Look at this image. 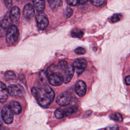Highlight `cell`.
<instances>
[{
	"label": "cell",
	"mask_w": 130,
	"mask_h": 130,
	"mask_svg": "<svg viewBox=\"0 0 130 130\" xmlns=\"http://www.w3.org/2000/svg\"><path fill=\"white\" fill-rule=\"evenodd\" d=\"M105 130H119V127L117 125L114 124L107 126L105 128Z\"/></svg>",
	"instance_id": "4316f807"
},
{
	"label": "cell",
	"mask_w": 130,
	"mask_h": 130,
	"mask_svg": "<svg viewBox=\"0 0 130 130\" xmlns=\"http://www.w3.org/2000/svg\"><path fill=\"white\" fill-rule=\"evenodd\" d=\"M110 118L114 120V121H116L117 122H121L123 120V118H122V116L120 114H119V113H117V112H115V113H113L112 114H111V115H110Z\"/></svg>",
	"instance_id": "44dd1931"
},
{
	"label": "cell",
	"mask_w": 130,
	"mask_h": 130,
	"mask_svg": "<svg viewBox=\"0 0 130 130\" xmlns=\"http://www.w3.org/2000/svg\"><path fill=\"white\" fill-rule=\"evenodd\" d=\"M3 119L2 118V113H1V111L0 110V126H2L3 124Z\"/></svg>",
	"instance_id": "1f68e13d"
},
{
	"label": "cell",
	"mask_w": 130,
	"mask_h": 130,
	"mask_svg": "<svg viewBox=\"0 0 130 130\" xmlns=\"http://www.w3.org/2000/svg\"><path fill=\"white\" fill-rule=\"evenodd\" d=\"M125 81L126 84L127 85H129L130 84V76L129 75L127 76L125 78Z\"/></svg>",
	"instance_id": "f546056e"
},
{
	"label": "cell",
	"mask_w": 130,
	"mask_h": 130,
	"mask_svg": "<svg viewBox=\"0 0 130 130\" xmlns=\"http://www.w3.org/2000/svg\"><path fill=\"white\" fill-rule=\"evenodd\" d=\"M5 78L8 81L15 80L16 78V76L13 72L11 71H8L5 73Z\"/></svg>",
	"instance_id": "ffe728a7"
},
{
	"label": "cell",
	"mask_w": 130,
	"mask_h": 130,
	"mask_svg": "<svg viewBox=\"0 0 130 130\" xmlns=\"http://www.w3.org/2000/svg\"><path fill=\"white\" fill-rule=\"evenodd\" d=\"M68 63L65 60H61L59 62V63H58L57 66V68L58 69V71L60 72H63L64 70L66 69V68L68 66ZM61 73V72H60Z\"/></svg>",
	"instance_id": "7402d4cb"
},
{
	"label": "cell",
	"mask_w": 130,
	"mask_h": 130,
	"mask_svg": "<svg viewBox=\"0 0 130 130\" xmlns=\"http://www.w3.org/2000/svg\"><path fill=\"white\" fill-rule=\"evenodd\" d=\"M74 68L73 65L70 64L68 65L67 67L66 68V69L63 72V82L65 83H68L69 82L74 75Z\"/></svg>",
	"instance_id": "8fae6325"
},
{
	"label": "cell",
	"mask_w": 130,
	"mask_h": 130,
	"mask_svg": "<svg viewBox=\"0 0 130 130\" xmlns=\"http://www.w3.org/2000/svg\"><path fill=\"white\" fill-rule=\"evenodd\" d=\"M35 9L38 13L43 12L45 8V0H32Z\"/></svg>",
	"instance_id": "2e32d148"
},
{
	"label": "cell",
	"mask_w": 130,
	"mask_h": 130,
	"mask_svg": "<svg viewBox=\"0 0 130 130\" xmlns=\"http://www.w3.org/2000/svg\"><path fill=\"white\" fill-rule=\"evenodd\" d=\"M23 14L26 19L30 20L35 14V10L32 5L30 4H26L24 7Z\"/></svg>",
	"instance_id": "7c38bea8"
},
{
	"label": "cell",
	"mask_w": 130,
	"mask_h": 130,
	"mask_svg": "<svg viewBox=\"0 0 130 130\" xmlns=\"http://www.w3.org/2000/svg\"><path fill=\"white\" fill-rule=\"evenodd\" d=\"M73 12V10L71 8H67L65 10V16L67 18H69L71 16Z\"/></svg>",
	"instance_id": "484cf974"
},
{
	"label": "cell",
	"mask_w": 130,
	"mask_h": 130,
	"mask_svg": "<svg viewBox=\"0 0 130 130\" xmlns=\"http://www.w3.org/2000/svg\"><path fill=\"white\" fill-rule=\"evenodd\" d=\"M72 37L76 38H81L83 37L84 32L83 30L79 28H74L73 29L71 32Z\"/></svg>",
	"instance_id": "d6986e66"
},
{
	"label": "cell",
	"mask_w": 130,
	"mask_h": 130,
	"mask_svg": "<svg viewBox=\"0 0 130 130\" xmlns=\"http://www.w3.org/2000/svg\"><path fill=\"white\" fill-rule=\"evenodd\" d=\"M6 6L8 8H10L12 5V0H3Z\"/></svg>",
	"instance_id": "83f0119b"
},
{
	"label": "cell",
	"mask_w": 130,
	"mask_h": 130,
	"mask_svg": "<svg viewBox=\"0 0 130 130\" xmlns=\"http://www.w3.org/2000/svg\"><path fill=\"white\" fill-rule=\"evenodd\" d=\"M19 37V31L17 26L14 25H10L6 33V40L9 46H12L16 42Z\"/></svg>",
	"instance_id": "3957f363"
},
{
	"label": "cell",
	"mask_w": 130,
	"mask_h": 130,
	"mask_svg": "<svg viewBox=\"0 0 130 130\" xmlns=\"http://www.w3.org/2000/svg\"><path fill=\"white\" fill-rule=\"evenodd\" d=\"M3 121L7 124H10L13 121L14 113L8 105L4 106L1 110Z\"/></svg>",
	"instance_id": "ba28073f"
},
{
	"label": "cell",
	"mask_w": 130,
	"mask_h": 130,
	"mask_svg": "<svg viewBox=\"0 0 130 130\" xmlns=\"http://www.w3.org/2000/svg\"><path fill=\"white\" fill-rule=\"evenodd\" d=\"M9 93L5 84L0 81V102L4 103L8 99Z\"/></svg>",
	"instance_id": "5bb4252c"
},
{
	"label": "cell",
	"mask_w": 130,
	"mask_h": 130,
	"mask_svg": "<svg viewBox=\"0 0 130 130\" xmlns=\"http://www.w3.org/2000/svg\"><path fill=\"white\" fill-rule=\"evenodd\" d=\"M75 91L79 96L82 97L84 96L86 91V85L85 83L81 80L77 81L75 84Z\"/></svg>",
	"instance_id": "30bf717a"
},
{
	"label": "cell",
	"mask_w": 130,
	"mask_h": 130,
	"mask_svg": "<svg viewBox=\"0 0 130 130\" xmlns=\"http://www.w3.org/2000/svg\"><path fill=\"white\" fill-rule=\"evenodd\" d=\"M36 21L37 25L39 29L44 30L47 28L49 24V20L47 15L43 13H38L36 16Z\"/></svg>",
	"instance_id": "5b68a950"
},
{
	"label": "cell",
	"mask_w": 130,
	"mask_h": 130,
	"mask_svg": "<svg viewBox=\"0 0 130 130\" xmlns=\"http://www.w3.org/2000/svg\"><path fill=\"white\" fill-rule=\"evenodd\" d=\"M8 106L12 110L14 114H19L21 113L22 108L18 102L15 101H12L9 104Z\"/></svg>",
	"instance_id": "9a60e30c"
},
{
	"label": "cell",
	"mask_w": 130,
	"mask_h": 130,
	"mask_svg": "<svg viewBox=\"0 0 130 130\" xmlns=\"http://www.w3.org/2000/svg\"><path fill=\"white\" fill-rule=\"evenodd\" d=\"M122 16L120 14H113L110 18V21L113 23L118 22L121 20V19L122 18Z\"/></svg>",
	"instance_id": "603a6c76"
},
{
	"label": "cell",
	"mask_w": 130,
	"mask_h": 130,
	"mask_svg": "<svg viewBox=\"0 0 130 130\" xmlns=\"http://www.w3.org/2000/svg\"><path fill=\"white\" fill-rule=\"evenodd\" d=\"M68 4L71 6H76L78 3V0H66Z\"/></svg>",
	"instance_id": "f1b7e54d"
},
{
	"label": "cell",
	"mask_w": 130,
	"mask_h": 130,
	"mask_svg": "<svg viewBox=\"0 0 130 130\" xmlns=\"http://www.w3.org/2000/svg\"><path fill=\"white\" fill-rule=\"evenodd\" d=\"M88 1H89V0H78V3L80 4L83 5V4H85V3H86Z\"/></svg>",
	"instance_id": "4dcf8cb0"
},
{
	"label": "cell",
	"mask_w": 130,
	"mask_h": 130,
	"mask_svg": "<svg viewBox=\"0 0 130 130\" xmlns=\"http://www.w3.org/2000/svg\"><path fill=\"white\" fill-rule=\"evenodd\" d=\"M87 65V61L85 59L80 58L76 59L73 62V67L74 70L76 73L79 75L83 73Z\"/></svg>",
	"instance_id": "9c48e42d"
},
{
	"label": "cell",
	"mask_w": 130,
	"mask_h": 130,
	"mask_svg": "<svg viewBox=\"0 0 130 130\" xmlns=\"http://www.w3.org/2000/svg\"><path fill=\"white\" fill-rule=\"evenodd\" d=\"M47 76L49 82L53 86L61 85L63 82L62 74L58 71L56 65H51L47 69Z\"/></svg>",
	"instance_id": "7a4b0ae2"
},
{
	"label": "cell",
	"mask_w": 130,
	"mask_h": 130,
	"mask_svg": "<svg viewBox=\"0 0 130 130\" xmlns=\"http://www.w3.org/2000/svg\"><path fill=\"white\" fill-rule=\"evenodd\" d=\"M11 21L10 19L9 16L7 15H6L5 17L0 22V26L4 28V29H6L8 28L11 23Z\"/></svg>",
	"instance_id": "ac0fdd59"
},
{
	"label": "cell",
	"mask_w": 130,
	"mask_h": 130,
	"mask_svg": "<svg viewBox=\"0 0 130 130\" xmlns=\"http://www.w3.org/2000/svg\"><path fill=\"white\" fill-rule=\"evenodd\" d=\"M72 100L71 94L67 91L59 93L56 99V103L60 106H64L69 105Z\"/></svg>",
	"instance_id": "52a82bcc"
},
{
	"label": "cell",
	"mask_w": 130,
	"mask_h": 130,
	"mask_svg": "<svg viewBox=\"0 0 130 130\" xmlns=\"http://www.w3.org/2000/svg\"><path fill=\"white\" fill-rule=\"evenodd\" d=\"M78 110V107L76 106H72L66 109H58L54 112V115L56 118L60 119L66 117L76 112Z\"/></svg>",
	"instance_id": "277c9868"
},
{
	"label": "cell",
	"mask_w": 130,
	"mask_h": 130,
	"mask_svg": "<svg viewBox=\"0 0 130 130\" xmlns=\"http://www.w3.org/2000/svg\"><path fill=\"white\" fill-rule=\"evenodd\" d=\"M17 1L18 2H22L23 0H17Z\"/></svg>",
	"instance_id": "836d02e7"
},
{
	"label": "cell",
	"mask_w": 130,
	"mask_h": 130,
	"mask_svg": "<svg viewBox=\"0 0 130 130\" xmlns=\"http://www.w3.org/2000/svg\"><path fill=\"white\" fill-rule=\"evenodd\" d=\"M90 2L93 6L100 7L105 3V0H90Z\"/></svg>",
	"instance_id": "cb8c5ba5"
},
{
	"label": "cell",
	"mask_w": 130,
	"mask_h": 130,
	"mask_svg": "<svg viewBox=\"0 0 130 130\" xmlns=\"http://www.w3.org/2000/svg\"><path fill=\"white\" fill-rule=\"evenodd\" d=\"M7 88L9 94L12 96L22 97L25 94V90L20 85L11 84Z\"/></svg>",
	"instance_id": "8992f818"
},
{
	"label": "cell",
	"mask_w": 130,
	"mask_h": 130,
	"mask_svg": "<svg viewBox=\"0 0 130 130\" xmlns=\"http://www.w3.org/2000/svg\"><path fill=\"white\" fill-rule=\"evenodd\" d=\"M75 52L76 54H79V55H81V54H83L84 53H85L86 52V50L85 49L82 47H79L78 48H77L75 50Z\"/></svg>",
	"instance_id": "d4e9b609"
},
{
	"label": "cell",
	"mask_w": 130,
	"mask_h": 130,
	"mask_svg": "<svg viewBox=\"0 0 130 130\" xmlns=\"http://www.w3.org/2000/svg\"><path fill=\"white\" fill-rule=\"evenodd\" d=\"M31 91L40 105L45 108L48 107L51 104L55 95L54 91L48 86L42 87H33Z\"/></svg>",
	"instance_id": "6da1fadb"
},
{
	"label": "cell",
	"mask_w": 130,
	"mask_h": 130,
	"mask_svg": "<svg viewBox=\"0 0 130 130\" xmlns=\"http://www.w3.org/2000/svg\"><path fill=\"white\" fill-rule=\"evenodd\" d=\"M47 1L51 9L53 10H57L62 4L61 0H47Z\"/></svg>",
	"instance_id": "e0dca14e"
},
{
	"label": "cell",
	"mask_w": 130,
	"mask_h": 130,
	"mask_svg": "<svg viewBox=\"0 0 130 130\" xmlns=\"http://www.w3.org/2000/svg\"><path fill=\"white\" fill-rule=\"evenodd\" d=\"M0 130H9V129H8V128H6V127H2V126H0Z\"/></svg>",
	"instance_id": "d6a6232c"
},
{
	"label": "cell",
	"mask_w": 130,
	"mask_h": 130,
	"mask_svg": "<svg viewBox=\"0 0 130 130\" xmlns=\"http://www.w3.org/2000/svg\"><path fill=\"white\" fill-rule=\"evenodd\" d=\"M20 16L19 8L17 6L13 7L10 10L9 15L10 19L12 22H16L18 21Z\"/></svg>",
	"instance_id": "4fadbf2b"
}]
</instances>
